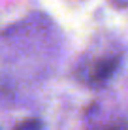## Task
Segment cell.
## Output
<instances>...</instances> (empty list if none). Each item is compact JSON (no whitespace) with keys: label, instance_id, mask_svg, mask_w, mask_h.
<instances>
[{"label":"cell","instance_id":"1","mask_svg":"<svg viewBox=\"0 0 128 130\" xmlns=\"http://www.w3.org/2000/svg\"><path fill=\"white\" fill-rule=\"evenodd\" d=\"M121 60H122V53L113 47L105 49L98 55H89L87 60L81 64L79 77L87 85H104L117 72Z\"/></svg>","mask_w":128,"mask_h":130},{"label":"cell","instance_id":"2","mask_svg":"<svg viewBox=\"0 0 128 130\" xmlns=\"http://www.w3.org/2000/svg\"><path fill=\"white\" fill-rule=\"evenodd\" d=\"M13 130H43V126H42V121L40 119H25Z\"/></svg>","mask_w":128,"mask_h":130},{"label":"cell","instance_id":"3","mask_svg":"<svg viewBox=\"0 0 128 130\" xmlns=\"http://www.w3.org/2000/svg\"><path fill=\"white\" fill-rule=\"evenodd\" d=\"M104 130H128V124H113V126H105Z\"/></svg>","mask_w":128,"mask_h":130}]
</instances>
